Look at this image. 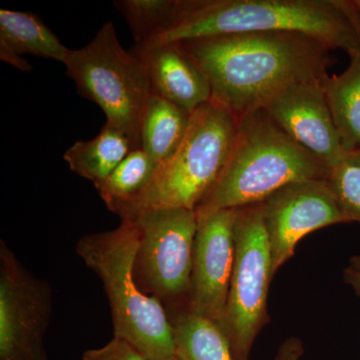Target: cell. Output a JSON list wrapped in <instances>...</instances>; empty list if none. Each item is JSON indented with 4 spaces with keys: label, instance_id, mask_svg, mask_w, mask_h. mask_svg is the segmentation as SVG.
<instances>
[{
    "label": "cell",
    "instance_id": "2e32d148",
    "mask_svg": "<svg viewBox=\"0 0 360 360\" xmlns=\"http://www.w3.org/2000/svg\"><path fill=\"white\" fill-rule=\"evenodd\" d=\"M340 75L322 80L326 101L347 151L360 148V51Z\"/></svg>",
    "mask_w": 360,
    "mask_h": 360
},
{
    "label": "cell",
    "instance_id": "7402d4cb",
    "mask_svg": "<svg viewBox=\"0 0 360 360\" xmlns=\"http://www.w3.org/2000/svg\"><path fill=\"white\" fill-rule=\"evenodd\" d=\"M82 360H148L130 343L122 338H113L108 345L96 349H89Z\"/></svg>",
    "mask_w": 360,
    "mask_h": 360
},
{
    "label": "cell",
    "instance_id": "4316f807",
    "mask_svg": "<svg viewBox=\"0 0 360 360\" xmlns=\"http://www.w3.org/2000/svg\"><path fill=\"white\" fill-rule=\"evenodd\" d=\"M174 360H181V359H180L179 357L176 356V357H175V359Z\"/></svg>",
    "mask_w": 360,
    "mask_h": 360
},
{
    "label": "cell",
    "instance_id": "4fadbf2b",
    "mask_svg": "<svg viewBox=\"0 0 360 360\" xmlns=\"http://www.w3.org/2000/svg\"><path fill=\"white\" fill-rule=\"evenodd\" d=\"M131 52L148 68L155 94L191 113L212 101L205 73L181 44L134 46Z\"/></svg>",
    "mask_w": 360,
    "mask_h": 360
},
{
    "label": "cell",
    "instance_id": "5bb4252c",
    "mask_svg": "<svg viewBox=\"0 0 360 360\" xmlns=\"http://www.w3.org/2000/svg\"><path fill=\"white\" fill-rule=\"evenodd\" d=\"M132 150L127 135L105 124L94 139L75 142L63 158L71 172L89 180L97 188Z\"/></svg>",
    "mask_w": 360,
    "mask_h": 360
},
{
    "label": "cell",
    "instance_id": "9c48e42d",
    "mask_svg": "<svg viewBox=\"0 0 360 360\" xmlns=\"http://www.w3.org/2000/svg\"><path fill=\"white\" fill-rule=\"evenodd\" d=\"M52 288L0 241V360H47Z\"/></svg>",
    "mask_w": 360,
    "mask_h": 360
},
{
    "label": "cell",
    "instance_id": "6da1fadb",
    "mask_svg": "<svg viewBox=\"0 0 360 360\" xmlns=\"http://www.w3.org/2000/svg\"><path fill=\"white\" fill-rule=\"evenodd\" d=\"M180 44L205 73L210 101L238 120L286 87L321 82L333 63L330 47L302 33H241Z\"/></svg>",
    "mask_w": 360,
    "mask_h": 360
},
{
    "label": "cell",
    "instance_id": "7c38bea8",
    "mask_svg": "<svg viewBox=\"0 0 360 360\" xmlns=\"http://www.w3.org/2000/svg\"><path fill=\"white\" fill-rule=\"evenodd\" d=\"M264 108L293 141L329 170L347 153L329 110L322 80L286 87L270 98Z\"/></svg>",
    "mask_w": 360,
    "mask_h": 360
},
{
    "label": "cell",
    "instance_id": "ba28073f",
    "mask_svg": "<svg viewBox=\"0 0 360 360\" xmlns=\"http://www.w3.org/2000/svg\"><path fill=\"white\" fill-rule=\"evenodd\" d=\"M131 220L141 236L134 277L146 295L161 303L188 304L193 274V245L198 229L195 210L158 208Z\"/></svg>",
    "mask_w": 360,
    "mask_h": 360
},
{
    "label": "cell",
    "instance_id": "5b68a950",
    "mask_svg": "<svg viewBox=\"0 0 360 360\" xmlns=\"http://www.w3.org/2000/svg\"><path fill=\"white\" fill-rule=\"evenodd\" d=\"M238 118L219 104L205 103L191 115L186 137L174 155L158 165L150 184L115 213L131 219L146 210H195L224 172L238 132Z\"/></svg>",
    "mask_w": 360,
    "mask_h": 360
},
{
    "label": "cell",
    "instance_id": "cb8c5ba5",
    "mask_svg": "<svg viewBox=\"0 0 360 360\" xmlns=\"http://www.w3.org/2000/svg\"><path fill=\"white\" fill-rule=\"evenodd\" d=\"M343 281L354 290L355 295L360 296V255L350 258L343 270Z\"/></svg>",
    "mask_w": 360,
    "mask_h": 360
},
{
    "label": "cell",
    "instance_id": "8fae6325",
    "mask_svg": "<svg viewBox=\"0 0 360 360\" xmlns=\"http://www.w3.org/2000/svg\"><path fill=\"white\" fill-rule=\"evenodd\" d=\"M236 210L196 213L193 274L187 309L221 326L234 264Z\"/></svg>",
    "mask_w": 360,
    "mask_h": 360
},
{
    "label": "cell",
    "instance_id": "277c9868",
    "mask_svg": "<svg viewBox=\"0 0 360 360\" xmlns=\"http://www.w3.org/2000/svg\"><path fill=\"white\" fill-rule=\"evenodd\" d=\"M139 243L136 225L122 219L112 231L82 236L75 251L103 281L115 338L127 341L148 360H174L176 347L167 310L158 298L146 295L135 281Z\"/></svg>",
    "mask_w": 360,
    "mask_h": 360
},
{
    "label": "cell",
    "instance_id": "e0dca14e",
    "mask_svg": "<svg viewBox=\"0 0 360 360\" xmlns=\"http://www.w3.org/2000/svg\"><path fill=\"white\" fill-rule=\"evenodd\" d=\"M0 42L21 56L30 54L63 65L71 52L39 16L9 9L0 11Z\"/></svg>",
    "mask_w": 360,
    "mask_h": 360
},
{
    "label": "cell",
    "instance_id": "ac0fdd59",
    "mask_svg": "<svg viewBox=\"0 0 360 360\" xmlns=\"http://www.w3.org/2000/svg\"><path fill=\"white\" fill-rule=\"evenodd\" d=\"M176 356L181 360H234L231 345L219 324L182 307L169 317Z\"/></svg>",
    "mask_w": 360,
    "mask_h": 360
},
{
    "label": "cell",
    "instance_id": "d4e9b609",
    "mask_svg": "<svg viewBox=\"0 0 360 360\" xmlns=\"http://www.w3.org/2000/svg\"><path fill=\"white\" fill-rule=\"evenodd\" d=\"M0 59L4 63L14 66L18 70L22 71H32V66L25 60L20 54L13 51L11 47L7 46L4 42H0Z\"/></svg>",
    "mask_w": 360,
    "mask_h": 360
},
{
    "label": "cell",
    "instance_id": "8992f818",
    "mask_svg": "<svg viewBox=\"0 0 360 360\" xmlns=\"http://www.w3.org/2000/svg\"><path fill=\"white\" fill-rule=\"evenodd\" d=\"M65 65L78 92L103 110L105 124L141 148L142 118L153 86L143 61L123 49L113 23H104L82 49H71Z\"/></svg>",
    "mask_w": 360,
    "mask_h": 360
},
{
    "label": "cell",
    "instance_id": "7a4b0ae2",
    "mask_svg": "<svg viewBox=\"0 0 360 360\" xmlns=\"http://www.w3.org/2000/svg\"><path fill=\"white\" fill-rule=\"evenodd\" d=\"M302 33L348 56L360 51V13L348 0H176L174 22L144 46L241 33Z\"/></svg>",
    "mask_w": 360,
    "mask_h": 360
},
{
    "label": "cell",
    "instance_id": "484cf974",
    "mask_svg": "<svg viewBox=\"0 0 360 360\" xmlns=\"http://www.w3.org/2000/svg\"><path fill=\"white\" fill-rule=\"evenodd\" d=\"M355 4H356L357 7H359L360 13V0H355Z\"/></svg>",
    "mask_w": 360,
    "mask_h": 360
},
{
    "label": "cell",
    "instance_id": "ffe728a7",
    "mask_svg": "<svg viewBox=\"0 0 360 360\" xmlns=\"http://www.w3.org/2000/svg\"><path fill=\"white\" fill-rule=\"evenodd\" d=\"M113 4L127 20L135 46H144L169 30L176 0H116Z\"/></svg>",
    "mask_w": 360,
    "mask_h": 360
},
{
    "label": "cell",
    "instance_id": "3957f363",
    "mask_svg": "<svg viewBox=\"0 0 360 360\" xmlns=\"http://www.w3.org/2000/svg\"><path fill=\"white\" fill-rule=\"evenodd\" d=\"M238 122L229 161L195 208L198 214L262 202L292 182L328 179V168L293 141L264 108Z\"/></svg>",
    "mask_w": 360,
    "mask_h": 360
},
{
    "label": "cell",
    "instance_id": "30bf717a",
    "mask_svg": "<svg viewBox=\"0 0 360 360\" xmlns=\"http://www.w3.org/2000/svg\"><path fill=\"white\" fill-rule=\"evenodd\" d=\"M264 220L274 277L307 234L347 224L328 179H309L286 184L262 201Z\"/></svg>",
    "mask_w": 360,
    "mask_h": 360
},
{
    "label": "cell",
    "instance_id": "d6986e66",
    "mask_svg": "<svg viewBox=\"0 0 360 360\" xmlns=\"http://www.w3.org/2000/svg\"><path fill=\"white\" fill-rule=\"evenodd\" d=\"M158 167V163L146 151L134 149L97 187V191L108 210L115 212L148 187Z\"/></svg>",
    "mask_w": 360,
    "mask_h": 360
},
{
    "label": "cell",
    "instance_id": "52a82bcc",
    "mask_svg": "<svg viewBox=\"0 0 360 360\" xmlns=\"http://www.w3.org/2000/svg\"><path fill=\"white\" fill-rule=\"evenodd\" d=\"M271 255L262 202L236 210L234 264L222 328L234 360H248L255 338L269 323L267 296Z\"/></svg>",
    "mask_w": 360,
    "mask_h": 360
},
{
    "label": "cell",
    "instance_id": "603a6c76",
    "mask_svg": "<svg viewBox=\"0 0 360 360\" xmlns=\"http://www.w3.org/2000/svg\"><path fill=\"white\" fill-rule=\"evenodd\" d=\"M303 352L302 341L297 338H290L279 347L276 360H300Z\"/></svg>",
    "mask_w": 360,
    "mask_h": 360
},
{
    "label": "cell",
    "instance_id": "9a60e30c",
    "mask_svg": "<svg viewBox=\"0 0 360 360\" xmlns=\"http://www.w3.org/2000/svg\"><path fill=\"white\" fill-rule=\"evenodd\" d=\"M191 115L153 92L142 118V150L158 165L169 160L186 137Z\"/></svg>",
    "mask_w": 360,
    "mask_h": 360
},
{
    "label": "cell",
    "instance_id": "44dd1931",
    "mask_svg": "<svg viewBox=\"0 0 360 360\" xmlns=\"http://www.w3.org/2000/svg\"><path fill=\"white\" fill-rule=\"evenodd\" d=\"M328 181L348 222H360V148L345 153Z\"/></svg>",
    "mask_w": 360,
    "mask_h": 360
}]
</instances>
